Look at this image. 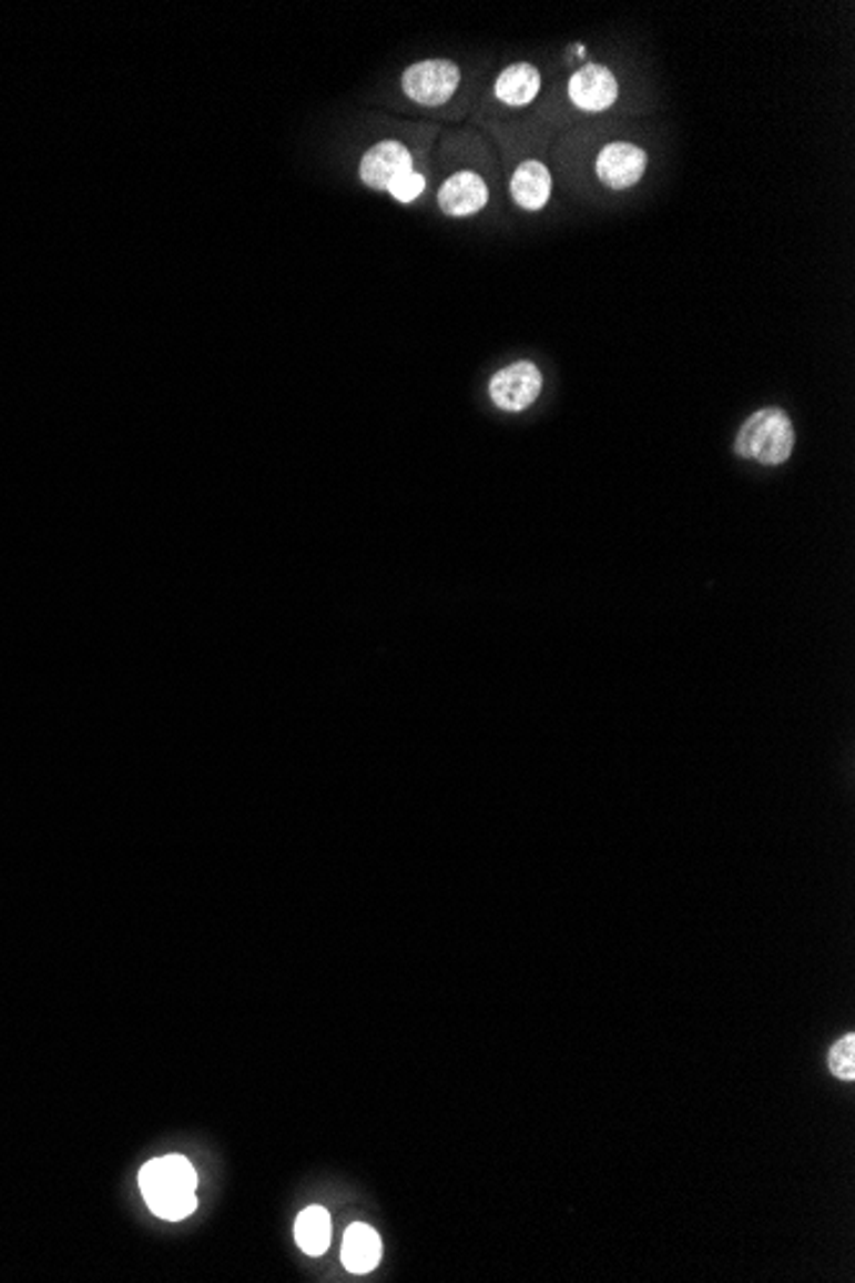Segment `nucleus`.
<instances>
[{
	"label": "nucleus",
	"mask_w": 855,
	"mask_h": 1283,
	"mask_svg": "<svg viewBox=\"0 0 855 1283\" xmlns=\"http://www.w3.org/2000/svg\"><path fill=\"white\" fill-rule=\"evenodd\" d=\"M139 1184L156 1218L177 1222L195 1212L197 1173L185 1155H162L149 1161L141 1169Z\"/></svg>",
	"instance_id": "nucleus-1"
},
{
	"label": "nucleus",
	"mask_w": 855,
	"mask_h": 1283,
	"mask_svg": "<svg viewBox=\"0 0 855 1283\" xmlns=\"http://www.w3.org/2000/svg\"><path fill=\"white\" fill-rule=\"evenodd\" d=\"M735 452L763 466L784 464L794 452V426L788 415L778 407L753 413L737 431Z\"/></svg>",
	"instance_id": "nucleus-2"
},
{
	"label": "nucleus",
	"mask_w": 855,
	"mask_h": 1283,
	"mask_svg": "<svg viewBox=\"0 0 855 1283\" xmlns=\"http://www.w3.org/2000/svg\"><path fill=\"white\" fill-rule=\"evenodd\" d=\"M541 370L533 362L522 360L495 374L492 382H489V397H492V403L500 411L520 413L536 403L538 395H541Z\"/></svg>",
	"instance_id": "nucleus-3"
},
{
	"label": "nucleus",
	"mask_w": 855,
	"mask_h": 1283,
	"mask_svg": "<svg viewBox=\"0 0 855 1283\" xmlns=\"http://www.w3.org/2000/svg\"><path fill=\"white\" fill-rule=\"evenodd\" d=\"M461 72L454 62L428 60L405 70L403 90L420 105H441L459 88Z\"/></svg>",
	"instance_id": "nucleus-4"
},
{
	"label": "nucleus",
	"mask_w": 855,
	"mask_h": 1283,
	"mask_svg": "<svg viewBox=\"0 0 855 1283\" xmlns=\"http://www.w3.org/2000/svg\"><path fill=\"white\" fill-rule=\"evenodd\" d=\"M645 164H649V156H645L641 147L628 144V141H615V144L604 147L600 156H597L594 172L608 188L628 190L641 182Z\"/></svg>",
	"instance_id": "nucleus-5"
},
{
	"label": "nucleus",
	"mask_w": 855,
	"mask_h": 1283,
	"mask_svg": "<svg viewBox=\"0 0 855 1283\" xmlns=\"http://www.w3.org/2000/svg\"><path fill=\"white\" fill-rule=\"evenodd\" d=\"M569 98L587 113H602L618 100V80L608 67L584 64L569 80Z\"/></svg>",
	"instance_id": "nucleus-6"
},
{
	"label": "nucleus",
	"mask_w": 855,
	"mask_h": 1283,
	"mask_svg": "<svg viewBox=\"0 0 855 1283\" xmlns=\"http://www.w3.org/2000/svg\"><path fill=\"white\" fill-rule=\"evenodd\" d=\"M413 170V154L400 141H379L362 156L359 174L369 188L387 190L389 182Z\"/></svg>",
	"instance_id": "nucleus-7"
},
{
	"label": "nucleus",
	"mask_w": 855,
	"mask_h": 1283,
	"mask_svg": "<svg viewBox=\"0 0 855 1283\" xmlns=\"http://www.w3.org/2000/svg\"><path fill=\"white\" fill-rule=\"evenodd\" d=\"M487 198H489L487 185L477 172H456L454 178H448L444 182V188L438 190V205H441V211L446 215H456V219L479 213L481 208L487 205Z\"/></svg>",
	"instance_id": "nucleus-8"
},
{
	"label": "nucleus",
	"mask_w": 855,
	"mask_h": 1283,
	"mask_svg": "<svg viewBox=\"0 0 855 1283\" xmlns=\"http://www.w3.org/2000/svg\"><path fill=\"white\" fill-rule=\"evenodd\" d=\"M510 198L522 208V211L530 213L546 208L548 198H551V172H548V166L538 160L522 162L518 170L512 172Z\"/></svg>",
	"instance_id": "nucleus-9"
},
{
	"label": "nucleus",
	"mask_w": 855,
	"mask_h": 1283,
	"mask_svg": "<svg viewBox=\"0 0 855 1283\" xmlns=\"http://www.w3.org/2000/svg\"><path fill=\"white\" fill-rule=\"evenodd\" d=\"M538 90H541V72L533 64H510L505 67L500 78L495 82V95L502 100L505 105L520 108L533 103Z\"/></svg>",
	"instance_id": "nucleus-10"
},
{
	"label": "nucleus",
	"mask_w": 855,
	"mask_h": 1283,
	"mask_svg": "<svg viewBox=\"0 0 855 1283\" xmlns=\"http://www.w3.org/2000/svg\"><path fill=\"white\" fill-rule=\"evenodd\" d=\"M379 1255H381L379 1235L369 1228V1224L356 1222L346 1230L342 1257H344V1265L348 1271L369 1273L379 1263Z\"/></svg>",
	"instance_id": "nucleus-11"
},
{
	"label": "nucleus",
	"mask_w": 855,
	"mask_h": 1283,
	"mask_svg": "<svg viewBox=\"0 0 855 1283\" xmlns=\"http://www.w3.org/2000/svg\"><path fill=\"white\" fill-rule=\"evenodd\" d=\"M295 1240L308 1255H323L330 1245V1218L323 1206H308L295 1222Z\"/></svg>",
	"instance_id": "nucleus-12"
},
{
	"label": "nucleus",
	"mask_w": 855,
	"mask_h": 1283,
	"mask_svg": "<svg viewBox=\"0 0 855 1283\" xmlns=\"http://www.w3.org/2000/svg\"><path fill=\"white\" fill-rule=\"evenodd\" d=\"M829 1071H833L835 1077L843 1079V1081L855 1079V1038L853 1036H845L833 1045V1051H829Z\"/></svg>",
	"instance_id": "nucleus-13"
},
{
	"label": "nucleus",
	"mask_w": 855,
	"mask_h": 1283,
	"mask_svg": "<svg viewBox=\"0 0 855 1283\" xmlns=\"http://www.w3.org/2000/svg\"><path fill=\"white\" fill-rule=\"evenodd\" d=\"M389 193H393L400 203H413L415 198H418L423 190H426V178H423L420 172H403L400 178H395L389 182Z\"/></svg>",
	"instance_id": "nucleus-14"
}]
</instances>
